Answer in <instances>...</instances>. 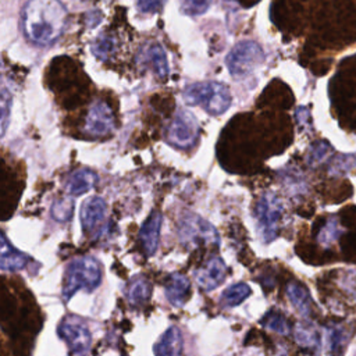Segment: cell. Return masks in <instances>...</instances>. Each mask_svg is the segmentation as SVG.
Returning a JSON list of instances; mask_svg holds the SVG:
<instances>
[{"label":"cell","mask_w":356,"mask_h":356,"mask_svg":"<svg viewBox=\"0 0 356 356\" xmlns=\"http://www.w3.org/2000/svg\"><path fill=\"white\" fill-rule=\"evenodd\" d=\"M65 22L67 8L60 0H28L22 8V32L36 46L53 44L63 35Z\"/></svg>","instance_id":"6da1fadb"},{"label":"cell","mask_w":356,"mask_h":356,"mask_svg":"<svg viewBox=\"0 0 356 356\" xmlns=\"http://www.w3.org/2000/svg\"><path fill=\"white\" fill-rule=\"evenodd\" d=\"M100 282L102 264L92 256L76 257L65 268L63 280V299L68 302L79 289L92 292L100 285Z\"/></svg>","instance_id":"7a4b0ae2"},{"label":"cell","mask_w":356,"mask_h":356,"mask_svg":"<svg viewBox=\"0 0 356 356\" xmlns=\"http://www.w3.org/2000/svg\"><path fill=\"white\" fill-rule=\"evenodd\" d=\"M184 99L191 106H200L207 114L220 115L231 106L229 89L220 82H196L185 88Z\"/></svg>","instance_id":"3957f363"},{"label":"cell","mask_w":356,"mask_h":356,"mask_svg":"<svg viewBox=\"0 0 356 356\" xmlns=\"http://www.w3.org/2000/svg\"><path fill=\"white\" fill-rule=\"evenodd\" d=\"M263 60L264 54L259 43L253 40H242L231 49L225 61L231 75L236 79H242L250 75Z\"/></svg>","instance_id":"277c9868"},{"label":"cell","mask_w":356,"mask_h":356,"mask_svg":"<svg viewBox=\"0 0 356 356\" xmlns=\"http://www.w3.org/2000/svg\"><path fill=\"white\" fill-rule=\"evenodd\" d=\"M178 236L181 243L186 246L214 245L220 242L216 228L204 218L196 214H185L178 222Z\"/></svg>","instance_id":"5b68a950"},{"label":"cell","mask_w":356,"mask_h":356,"mask_svg":"<svg viewBox=\"0 0 356 356\" xmlns=\"http://www.w3.org/2000/svg\"><path fill=\"white\" fill-rule=\"evenodd\" d=\"M167 142L178 149H191L199 138V124L193 114L178 110L167 128Z\"/></svg>","instance_id":"8992f818"},{"label":"cell","mask_w":356,"mask_h":356,"mask_svg":"<svg viewBox=\"0 0 356 356\" xmlns=\"http://www.w3.org/2000/svg\"><path fill=\"white\" fill-rule=\"evenodd\" d=\"M58 337L70 348V356H86L90 346V331L86 324L76 317H65L57 327Z\"/></svg>","instance_id":"52a82bcc"},{"label":"cell","mask_w":356,"mask_h":356,"mask_svg":"<svg viewBox=\"0 0 356 356\" xmlns=\"http://www.w3.org/2000/svg\"><path fill=\"white\" fill-rule=\"evenodd\" d=\"M281 203L273 193H264L256 203L254 216L257 220L259 231L266 242L277 236V225L281 217Z\"/></svg>","instance_id":"ba28073f"},{"label":"cell","mask_w":356,"mask_h":356,"mask_svg":"<svg viewBox=\"0 0 356 356\" xmlns=\"http://www.w3.org/2000/svg\"><path fill=\"white\" fill-rule=\"evenodd\" d=\"M107 206L104 200L99 196H92L86 199L81 207V222L83 232L96 239L102 235L106 227Z\"/></svg>","instance_id":"9c48e42d"},{"label":"cell","mask_w":356,"mask_h":356,"mask_svg":"<svg viewBox=\"0 0 356 356\" xmlns=\"http://www.w3.org/2000/svg\"><path fill=\"white\" fill-rule=\"evenodd\" d=\"M114 128V117L111 113V108L102 100H96L90 104L86 122H85V131L93 136H106L108 135Z\"/></svg>","instance_id":"30bf717a"},{"label":"cell","mask_w":356,"mask_h":356,"mask_svg":"<svg viewBox=\"0 0 356 356\" xmlns=\"http://www.w3.org/2000/svg\"><path fill=\"white\" fill-rule=\"evenodd\" d=\"M161 213L160 211H153L146 221L143 222L140 231H139V241L143 249V253L150 257L156 253L157 246H159V239H160V228H161Z\"/></svg>","instance_id":"8fae6325"},{"label":"cell","mask_w":356,"mask_h":356,"mask_svg":"<svg viewBox=\"0 0 356 356\" xmlns=\"http://www.w3.org/2000/svg\"><path fill=\"white\" fill-rule=\"evenodd\" d=\"M138 63L145 68H152L159 78H165L168 74L167 57L163 47L157 43L146 44L138 54Z\"/></svg>","instance_id":"7c38bea8"},{"label":"cell","mask_w":356,"mask_h":356,"mask_svg":"<svg viewBox=\"0 0 356 356\" xmlns=\"http://www.w3.org/2000/svg\"><path fill=\"white\" fill-rule=\"evenodd\" d=\"M195 277L199 286H202L204 291L216 289L224 281L225 264L220 257L214 256L207 261L204 267H200L195 273Z\"/></svg>","instance_id":"4fadbf2b"},{"label":"cell","mask_w":356,"mask_h":356,"mask_svg":"<svg viewBox=\"0 0 356 356\" xmlns=\"http://www.w3.org/2000/svg\"><path fill=\"white\" fill-rule=\"evenodd\" d=\"M165 296L167 300L175 306H184L191 296V282L189 280L178 273H172L165 280Z\"/></svg>","instance_id":"5bb4252c"},{"label":"cell","mask_w":356,"mask_h":356,"mask_svg":"<svg viewBox=\"0 0 356 356\" xmlns=\"http://www.w3.org/2000/svg\"><path fill=\"white\" fill-rule=\"evenodd\" d=\"M182 335L177 327H170L156 342V356H181L182 352Z\"/></svg>","instance_id":"9a60e30c"},{"label":"cell","mask_w":356,"mask_h":356,"mask_svg":"<svg viewBox=\"0 0 356 356\" xmlns=\"http://www.w3.org/2000/svg\"><path fill=\"white\" fill-rule=\"evenodd\" d=\"M97 181V175L89 170V168H79L74 171L68 178L65 184V191L72 195H83L88 191H90Z\"/></svg>","instance_id":"2e32d148"},{"label":"cell","mask_w":356,"mask_h":356,"mask_svg":"<svg viewBox=\"0 0 356 356\" xmlns=\"http://www.w3.org/2000/svg\"><path fill=\"white\" fill-rule=\"evenodd\" d=\"M29 257L17 250L13 245L8 243L4 234H1V268L4 271H17L25 268Z\"/></svg>","instance_id":"e0dca14e"},{"label":"cell","mask_w":356,"mask_h":356,"mask_svg":"<svg viewBox=\"0 0 356 356\" xmlns=\"http://www.w3.org/2000/svg\"><path fill=\"white\" fill-rule=\"evenodd\" d=\"M286 295L291 300V303L295 306V309L307 317L312 310V298L309 295V291L299 282L292 281L286 286Z\"/></svg>","instance_id":"ac0fdd59"},{"label":"cell","mask_w":356,"mask_h":356,"mask_svg":"<svg viewBox=\"0 0 356 356\" xmlns=\"http://www.w3.org/2000/svg\"><path fill=\"white\" fill-rule=\"evenodd\" d=\"M150 292L152 289H150L149 281L142 275H138L131 281L128 286V299L131 305L140 306L145 302H147V299L150 298Z\"/></svg>","instance_id":"d6986e66"},{"label":"cell","mask_w":356,"mask_h":356,"mask_svg":"<svg viewBox=\"0 0 356 356\" xmlns=\"http://www.w3.org/2000/svg\"><path fill=\"white\" fill-rule=\"evenodd\" d=\"M248 296H250V288L243 282H238V284L228 286L222 292L221 305L224 307H234V306L241 305Z\"/></svg>","instance_id":"ffe728a7"},{"label":"cell","mask_w":356,"mask_h":356,"mask_svg":"<svg viewBox=\"0 0 356 356\" xmlns=\"http://www.w3.org/2000/svg\"><path fill=\"white\" fill-rule=\"evenodd\" d=\"M261 325L266 327L270 331L278 332L281 335H286L289 332V325L286 318L284 317V314H281L277 310H271L268 312L263 318H261Z\"/></svg>","instance_id":"44dd1931"},{"label":"cell","mask_w":356,"mask_h":356,"mask_svg":"<svg viewBox=\"0 0 356 356\" xmlns=\"http://www.w3.org/2000/svg\"><path fill=\"white\" fill-rule=\"evenodd\" d=\"M295 339L300 346L309 348V349H318V335L316 332V330L310 325H298L295 328Z\"/></svg>","instance_id":"7402d4cb"},{"label":"cell","mask_w":356,"mask_h":356,"mask_svg":"<svg viewBox=\"0 0 356 356\" xmlns=\"http://www.w3.org/2000/svg\"><path fill=\"white\" fill-rule=\"evenodd\" d=\"M72 210H74V204L71 199L67 197H61L57 199L53 206H51V216L53 218H56L57 221H68L72 216Z\"/></svg>","instance_id":"603a6c76"},{"label":"cell","mask_w":356,"mask_h":356,"mask_svg":"<svg viewBox=\"0 0 356 356\" xmlns=\"http://www.w3.org/2000/svg\"><path fill=\"white\" fill-rule=\"evenodd\" d=\"M213 0H181V10L184 14L195 17L204 14Z\"/></svg>","instance_id":"cb8c5ba5"},{"label":"cell","mask_w":356,"mask_h":356,"mask_svg":"<svg viewBox=\"0 0 356 356\" xmlns=\"http://www.w3.org/2000/svg\"><path fill=\"white\" fill-rule=\"evenodd\" d=\"M328 341H330V352L332 356H341L345 348V334L342 328L339 327H332L330 328L328 334Z\"/></svg>","instance_id":"d4e9b609"},{"label":"cell","mask_w":356,"mask_h":356,"mask_svg":"<svg viewBox=\"0 0 356 356\" xmlns=\"http://www.w3.org/2000/svg\"><path fill=\"white\" fill-rule=\"evenodd\" d=\"M164 4V0H139L138 7L142 13H156Z\"/></svg>","instance_id":"484cf974"},{"label":"cell","mask_w":356,"mask_h":356,"mask_svg":"<svg viewBox=\"0 0 356 356\" xmlns=\"http://www.w3.org/2000/svg\"><path fill=\"white\" fill-rule=\"evenodd\" d=\"M337 227H335V224L331 221V222H328L321 231H320V235H318V238H320V241L321 242H331L335 236H337Z\"/></svg>","instance_id":"4316f807"},{"label":"cell","mask_w":356,"mask_h":356,"mask_svg":"<svg viewBox=\"0 0 356 356\" xmlns=\"http://www.w3.org/2000/svg\"><path fill=\"white\" fill-rule=\"evenodd\" d=\"M10 99H8V93L7 90H3V95H1V128H3V134L7 128V111H8V104H10Z\"/></svg>","instance_id":"83f0119b"}]
</instances>
